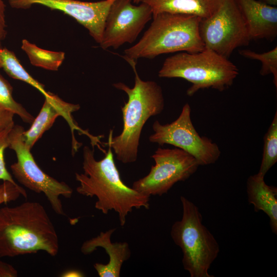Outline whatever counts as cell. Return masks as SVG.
I'll list each match as a JSON object with an SVG mask.
<instances>
[{
  "mask_svg": "<svg viewBox=\"0 0 277 277\" xmlns=\"http://www.w3.org/2000/svg\"><path fill=\"white\" fill-rule=\"evenodd\" d=\"M131 66L135 74L133 87L118 82L114 87L125 92L128 97L121 110L123 128L118 135L112 137L111 130L107 144L110 146L116 159L124 164L135 162L137 158L140 140L145 124L151 116L160 114L165 106L162 89L153 81H144L136 69V61L124 58Z\"/></svg>",
  "mask_w": 277,
  "mask_h": 277,
  "instance_id": "cell-3",
  "label": "cell"
},
{
  "mask_svg": "<svg viewBox=\"0 0 277 277\" xmlns=\"http://www.w3.org/2000/svg\"><path fill=\"white\" fill-rule=\"evenodd\" d=\"M251 39H272L277 35V7L261 1L235 0Z\"/></svg>",
  "mask_w": 277,
  "mask_h": 277,
  "instance_id": "cell-15",
  "label": "cell"
},
{
  "mask_svg": "<svg viewBox=\"0 0 277 277\" xmlns=\"http://www.w3.org/2000/svg\"><path fill=\"white\" fill-rule=\"evenodd\" d=\"M155 165L148 174L133 182L134 189L147 196H161L176 183L185 181L199 166L195 159L178 148H159L151 155Z\"/></svg>",
  "mask_w": 277,
  "mask_h": 277,
  "instance_id": "cell-10",
  "label": "cell"
},
{
  "mask_svg": "<svg viewBox=\"0 0 277 277\" xmlns=\"http://www.w3.org/2000/svg\"><path fill=\"white\" fill-rule=\"evenodd\" d=\"M248 202L255 212L263 211L269 218L272 232L277 234V188L269 186L264 176L258 173L250 175L246 183Z\"/></svg>",
  "mask_w": 277,
  "mask_h": 277,
  "instance_id": "cell-16",
  "label": "cell"
},
{
  "mask_svg": "<svg viewBox=\"0 0 277 277\" xmlns=\"http://www.w3.org/2000/svg\"><path fill=\"white\" fill-rule=\"evenodd\" d=\"M199 32L205 48L226 58L238 47L247 46L251 41L235 0H222L211 15L201 18Z\"/></svg>",
  "mask_w": 277,
  "mask_h": 277,
  "instance_id": "cell-8",
  "label": "cell"
},
{
  "mask_svg": "<svg viewBox=\"0 0 277 277\" xmlns=\"http://www.w3.org/2000/svg\"><path fill=\"white\" fill-rule=\"evenodd\" d=\"M268 5L276 6H277V0H260Z\"/></svg>",
  "mask_w": 277,
  "mask_h": 277,
  "instance_id": "cell-29",
  "label": "cell"
},
{
  "mask_svg": "<svg viewBox=\"0 0 277 277\" xmlns=\"http://www.w3.org/2000/svg\"><path fill=\"white\" fill-rule=\"evenodd\" d=\"M153 21L139 41L124 51V58L152 59L176 52L196 53L205 49L199 32L201 18L194 15L162 12Z\"/></svg>",
  "mask_w": 277,
  "mask_h": 277,
  "instance_id": "cell-4",
  "label": "cell"
},
{
  "mask_svg": "<svg viewBox=\"0 0 277 277\" xmlns=\"http://www.w3.org/2000/svg\"><path fill=\"white\" fill-rule=\"evenodd\" d=\"M63 276H83V274L77 270H69L63 273Z\"/></svg>",
  "mask_w": 277,
  "mask_h": 277,
  "instance_id": "cell-28",
  "label": "cell"
},
{
  "mask_svg": "<svg viewBox=\"0 0 277 277\" xmlns=\"http://www.w3.org/2000/svg\"><path fill=\"white\" fill-rule=\"evenodd\" d=\"M115 229L101 232L97 236L84 242L81 247L85 255L89 254L98 247L103 248L108 254L107 264L96 263L93 267L100 277H119L123 263L131 256V251L127 242H112L111 236Z\"/></svg>",
  "mask_w": 277,
  "mask_h": 277,
  "instance_id": "cell-14",
  "label": "cell"
},
{
  "mask_svg": "<svg viewBox=\"0 0 277 277\" xmlns=\"http://www.w3.org/2000/svg\"><path fill=\"white\" fill-rule=\"evenodd\" d=\"M58 250L56 230L41 204L25 202L0 209V258L38 251L54 256Z\"/></svg>",
  "mask_w": 277,
  "mask_h": 277,
  "instance_id": "cell-2",
  "label": "cell"
},
{
  "mask_svg": "<svg viewBox=\"0 0 277 277\" xmlns=\"http://www.w3.org/2000/svg\"><path fill=\"white\" fill-rule=\"evenodd\" d=\"M21 48L32 65L51 71H57L65 57L63 51L43 49L26 39L22 40Z\"/></svg>",
  "mask_w": 277,
  "mask_h": 277,
  "instance_id": "cell-18",
  "label": "cell"
},
{
  "mask_svg": "<svg viewBox=\"0 0 277 277\" xmlns=\"http://www.w3.org/2000/svg\"><path fill=\"white\" fill-rule=\"evenodd\" d=\"M7 34L5 19V5L4 0H0V48L2 42Z\"/></svg>",
  "mask_w": 277,
  "mask_h": 277,
  "instance_id": "cell-26",
  "label": "cell"
},
{
  "mask_svg": "<svg viewBox=\"0 0 277 277\" xmlns=\"http://www.w3.org/2000/svg\"><path fill=\"white\" fill-rule=\"evenodd\" d=\"M264 148L262 162L258 174L265 176L268 170L277 162V113L264 137Z\"/></svg>",
  "mask_w": 277,
  "mask_h": 277,
  "instance_id": "cell-20",
  "label": "cell"
},
{
  "mask_svg": "<svg viewBox=\"0 0 277 277\" xmlns=\"http://www.w3.org/2000/svg\"><path fill=\"white\" fill-rule=\"evenodd\" d=\"M21 195L27 197L26 190L16 183L3 181L0 185V205L14 201Z\"/></svg>",
  "mask_w": 277,
  "mask_h": 277,
  "instance_id": "cell-23",
  "label": "cell"
},
{
  "mask_svg": "<svg viewBox=\"0 0 277 277\" xmlns=\"http://www.w3.org/2000/svg\"><path fill=\"white\" fill-rule=\"evenodd\" d=\"M24 128L14 125L9 134L8 148L16 153L17 161L10 168L17 181L35 193L44 194L55 213L66 215L61 196L70 198L72 189L66 183L60 182L43 171L36 163L30 149L25 144Z\"/></svg>",
  "mask_w": 277,
  "mask_h": 277,
  "instance_id": "cell-7",
  "label": "cell"
},
{
  "mask_svg": "<svg viewBox=\"0 0 277 277\" xmlns=\"http://www.w3.org/2000/svg\"><path fill=\"white\" fill-rule=\"evenodd\" d=\"M13 88L0 73V109L9 111L19 116L28 124H31L34 117L12 96Z\"/></svg>",
  "mask_w": 277,
  "mask_h": 277,
  "instance_id": "cell-21",
  "label": "cell"
},
{
  "mask_svg": "<svg viewBox=\"0 0 277 277\" xmlns=\"http://www.w3.org/2000/svg\"><path fill=\"white\" fill-rule=\"evenodd\" d=\"M13 127L0 131V180L15 184V182L6 168L4 159L5 150L9 146V134Z\"/></svg>",
  "mask_w": 277,
  "mask_h": 277,
  "instance_id": "cell-24",
  "label": "cell"
},
{
  "mask_svg": "<svg viewBox=\"0 0 277 277\" xmlns=\"http://www.w3.org/2000/svg\"><path fill=\"white\" fill-rule=\"evenodd\" d=\"M13 8L27 9L39 4L57 10L72 17L88 31L98 43L101 42L105 20L115 0L83 2L78 0H8Z\"/></svg>",
  "mask_w": 277,
  "mask_h": 277,
  "instance_id": "cell-12",
  "label": "cell"
},
{
  "mask_svg": "<svg viewBox=\"0 0 277 277\" xmlns=\"http://www.w3.org/2000/svg\"><path fill=\"white\" fill-rule=\"evenodd\" d=\"M240 54L246 58L260 61L262 67L260 73L262 76L272 74L273 76V83L277 87V47L272 50L260 53L255 51L243 49L239 50Z\"/></svg>",
  "mask_w": 277,
  "mask_h": 277,
  "instance_id": "cell-22",
  "label": "cell"
},
{
  "mask_svg": "<svg viewBox=\"0 0 277 277\" xmlns=\"http://www.w3.org/2000/svg\"><path fill=\"white\" fill-rule=\"evenodd\" d=\"M190 114V106L186 103L179 116L171 123L162 125L155 121L152 125L153 133L149 140L161 146L171 145L185 151L195 159L199 166L214 164L221 155L220 149L211 139L199 135Z\"/></svg>",
  "mask_w": 277,
  "mask_h": 277,
  "instance_id": "cell-9",
  "label": "cell"
},
{
  "mask_svg": "<svg viewBox=\"0 0 277 277\" xmlns=\"http://www.w3.org/2000/svg\"><path fill=\"white\" fill-rule=\"evenodd\" d=\"M152 18L151 9L145 3L136 6L132 0H115L105 20L100 47L116 49L132 43Z\"/></svg>",
  "mask_w": 277,
  "mask_h": 277,
  "instance_id": "cell-11",
  "label": "cell"
},
{
  "mask_svg": "<svg viewBox=\"0 0 277 277\" xmlns=\"http://www.w3.org/2000/svg\"><path fill=\"white\" fill-rule=\"evenodd\" d=\"M44 97L45 101L39 113L34 118L30 128L23 133L25 144L30 149H32L45 132L52 127L55 120L61 116L66 121L71 130L73 154L82 146V144L78 143L74 137V130L87 136L93 147L97 146L102 150L103 148L100 145L102 144L100 139L104 136L92 135L88 131L81 128L74 121L72 113L80 109L79 104L66 102L57 95L50 92H47Z\"/></svg>",
  "mask_w": 277,
  "mask_h": 277,
  "instance_id": "cell-13",
  "label": "cell"
},
{
  "mask_svg": "<svg viewBox=\"0 0 277 277\" xmlns=\"http://www.w3.org/2000/svg\"><path fill=\"white\" fill-rule=\"evenodd\" d=\"M2 68L11 77L23 81L39 90L44 95L47 93L44 86L32 77L21 65L15 54L7 48H0Z\"/></svg>",
  "mask_w": 277,
  "mask_h": 277,
  "instance_id": "cell-19",
  "label": "cell"
},
{
  "mask_svg": "<svg viewBox=\"0 0 277 277\" xmlns=\"http://www.w3.org/2000/svg\"><path fill=\"white\" fill-rule=\"evenodd\" d=\"M238 67L228 58L205 48L196 53L180 52L166 58L159 71L160 77L182 78L192 84L187 90L192 96L200 89L223 91L239 75Z\"/></svg>",
  "mask_w": 277,
  "mask_h": 277,
  "instance_id": "cell-5",
  "label": "cell"
},
{
  "mask_svg": "<svg viewBox=\"0 0 277 277\" xmlns=\"http://www.w3.org/2000/svg\"><path fill=\"white\" fill-rule=\"evenodd\" d=\"M83 173L76 172L79 183L76 190L88 197L95 196V208L103 214L114 211L121 226L126 222L129 213L135 209L149 208L150 197L127 186L121 178L110 146L105 157L97 161L94 150L88 146L83 148Z\"/></svg>",
  "mask_w": 277,
  "mask_h": 277,
  "instance_id": "cell-1",
  "label": "cell"
},
{
  "mask_svg": "<svg viewBox=\"0 0 277 277\" xmlns=\"http://www.w3.org/2000/svg\"><path fill=\"white\" fill-rule=\"evenodd\" d=\"M17 270L11 265L0 260V277H16Z\"/></svg>",
  "mask_w": 277,
  "mask_h": 277,
  "instance_id": "cell-27",
  "label": "cell"
},
{
  "mask_svg": "<svg viewBox=\"0 0 277 277\" xmlns=\"http://www.w3.org/2000/svg\"><path fill=\"white\" fill-rule=\"evenodd\" d=\"M14 115L9 111L0 109V131L15 125L13 120Z\"/></svg>",
  "mask_w": 277,
  "mask_h": 277,
  "instance_id": "cell-25",
  "label": "cell"
},
{
  "mask_svg": "<svg viewBox=\"0 0 277 277\" xmlns=\"http://www.w3.org/2000/svg\"><path fill=\"white\" fill-rule=\"evenodd\" d=\"M0 68H2V62H1V57H0Z\"/></svg>",
  "mask_w": 277,
  "mask_h": 277,
  "instance_id": "cell-30",
  "label": "cell"
},
{
  "mask_svg": "<svg viewBox=\"0 0 277 277\" xmlns=\"http://www.w3.org/2000/svg\"><path fill=\"white\" fill-rule=\"evenodd\" d=\"M183 214L172 225L170 235L183 253L184 269L191 277H213L208 270L220 252L213 235L202 223L198 207L186 197H180Z\"/></svg>",
  "mask_w": 277,
  "mask_h": 277,
  "instance_id": "cell-6",
  "label": "cell"
},
{
  "mask_svg": "<svg viewBox=\"0 0 277 277\" xmlns=\"http://www.w3.org/2000/svg\"><path fill=\"white\" fill-rule=\"evenodd\" d=\"M222 0H133L134 3H144L151 9L152 16L162 12L194 15L201 18L211 15Z\"/></svg>",
  "mask_w": 277,
  "mask_h": 277,
  "instance_id": "cell-17",
  "label": "cell"
}]
</instances>
